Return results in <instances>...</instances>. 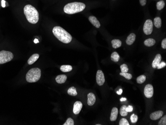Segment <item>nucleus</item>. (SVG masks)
<instances>
[{
  "instance_id": "1",
  "label": "nucleus",
  "mask_w": 166,
  "mask_h": 125,
  "mask_svg": "<svg viewBox=\"0 0 166 125\" xmlns=\"http://www.w3.org/2000/svg\"><path fill=\"white\" fill-rule=\"evenodd\" d=\"M24 14L28 21L35 24L39 21V14L35 7L30 5H26L23 9Z\"/></svg>"
},
{
  "instance_id": "2",
  "label": "nucleus",
  "mask_w": 166,
  "mask_h": 125,
  "mask_svg": "<svg viewBox=\"0 0 166 125\" xmlns=\"http://www.w3.org/2000/svg\"><path fill=\"white\" fill-rule=\"evenodd\" d=\"M53 34L59 41L64 43H69L72 41L71 35L60 27L57 26L53 28Z\"/></svg>"
},
{
  "instance_id": "3",
  "label": "nucleus",
  "mask_w": 166,
  "mask_h": 125,
  "mask_svg": "<svg viewBox=\"0 0 166 125\" xmlns=\"http://www.w3.org/2000/svg\"><path fill=\"white\" fill-rule=\"evenodd\" d=\"M85 4L81 2H73L65 5L64 7V11L68 14H74L82 12L85 9Z\"/></svg>"
},
{
  "instance_id": "4",
  "label": "nucleus",
  "mask_w": 166,
  "mask_h": 125,
  "mask_svg": "<svg viewBox=\"0 0 166 125\" xmlns=\"http://www.w3.org/2000/svg\"><path fill=\"white\" fill-rule=\"evenodd\" d=\"M41 77V70L38 68H33L28 71L26 75V80L29 83L37 82Z\"/></svg>"
},
{
  "instance_id": "5",
  "label": "nucleus",
  "mask_w": 166,
  "mask_h": 125,
  "mask_svg": "<svg viewBox=\"0 0 166 125\" xmlns=\"http://www.w3.org/2000/svg\"><path fill=\"white\" fill-rule=\"evenodd\" d=\"M14 58L12 52L6 50L0 51V64H4L11 61Z\"/></svg>"
},
{
  "instance_id": "6",
  "label": "nucleus",
  "mask_w": 166,
  "mask_h": 125,
  "mask_svg": "<svg viewBox=\"0 0 166 125\" xmlns=\"http://www.w3.org/2000/svg\"><path fill=\"white\" fill-rule=\"evenodd\" d=\"M153 29V24L151 20H146L143 27V31L146 35H150L152 34Z\"/></svg>"
},
{
  "instance_id": "7",
  "label": "nucleus",
  "mask_w": 166,
  "mask_h": 125,
  "mask_svg": "<svg viewBox=\"0 0 166 125\" xmlns=\"http://www.w3.org/2000/svg\"><path fill=\"white\" fill-rule=\"evenodd\" d=\"M144 93L146 97L147 98H151L152 97L154 94V89L152 85L150 84L146 85L144 88Z\"/></svg>"
},
{
  "instance_id": "8",
  "label": "nucleus",
  "mask_w": 166,
  "mask_h": 125,
  "mask_svg": "<svg viewBox=\"0 0 166 125\" xmlns=\"http://www.w3.org/2000/svg\"><path fill=\"white\" fill-rule=\"evenodd\" d=\"M96 80L97 84L99 86H102L105 82V78L104 73L101 70H98L97 72Z\"/></svg>"
},
{
  "instance_id": "9",
  "label": "nucleus",
  "mask_w": 166,
  "mask_h": 125,
  "mask_svg": "<svg viewBox=\"0 0 166 125\" xmlns=\"http://www.w3.org/2000/svg\"><path fill=\"white\" fill-rule=\"evenodd\" d=\"M82 107H83V104L82 102L80 101H77L74 104L73 113L75 115L79 114L81 111Z\"/></svg>"
},
{
  "instance_id": "10",
  "label": "nucleus",
  "mask_w": 166,
  "mask_h": 125,
  "mask_svg": "<svg viewBox=\"0 0 166 125\" xmlns=\"http://www.w3.org/2000/svg\"><path fill=\"white\" fill-rule=\"evenodd\" d=\"M88 104L89 106H93L95 104L96 101V98L95 95V94L93 93H90L88 94Z\"/></svg>"
},
{
  "instance_id": "11",
  "label": "nucleus",
  "mask_w": 166,
  "mask_h": 125,
  "mask_svg": "<svg viewBox=\"0 0 166 125\" xmlns=\"http://www.w3.org/2000/svg\"><path fill=\"white\" fill-rule=\"evenodd\" d=\"M163 115V112L162 111H156L151 113L150 115V119L152 120H157L161 118Z\"/></svg>"
},
{
  "instance_id": "12",
  "label": "nucleus",
  "mask_w": 166,
  "mask_h": 125,
  "mask_svg": "<svg viewBox=\"0 0 166 125\" xmlns=\"http://www.w3.org/2000/svg\"><path fill=\"white\" fill-rule=\"evenodd\" d=\"M161 59H162V56L160 54H157L152 64L153 68H156L157 67L159 64L161 62Z\"/></svg>"
},
{
  "instance_id": "13",
  "label": "nucleus",
  "mask_w": 166,
  "mask_h": 125,
  "mask_svg": "<svg viewBox=\"0 0 166 125\" xmlns=\"http://www.w3.org/2000/svg\"><path fill=\"white\" fill-rule=\"evenodd\" d=\"M89 20L90 21V23L95 26L96 28H99L101 27V24L99 22V21L97 20V18L94 16H90L89 18Z\"/></svg>"
},
{
  "instance_id": "14",
  "label": "nucleus",
  "mask_w": 166,
  "mask_h": 125,
  "mask_svg": "<svg viewBox=\"0 0 166 125\" xmlns=\"http://www.w3.org/2000/svg\"><path fill=\"white\" fill-rule=\"evenodd\" d=\"M118 113V108L116 107L113 108L111 112V117H110L111 121H114L117 119Z\"/></svg>"
},
{
  "instance_id": "15",
  "label": "nucleus",
  "mask_w": 166,
  "mask_h": 125,
  "mask_svg": "<svg viewBox=\"0 0 166 125\" xmlns=\"http://www.w3.org/2000/svg\"><path fill=\"white\" fill-rule=\"evenodd\" d=\"M135 39H136V35L134 34L131 33L127 36L126 42L127 44L130 45L134 42Z\"/></svg>"
},
{
  "instance_id": "16",
  "label": "nucleus",
  "mask_w": 166,
  "mask_h": 125,
  "mask_svg": "<svg viewBox=\"0 0 166 125\" xmlns=\"http://www.w3.org/2000/svg\"><path fill=\"white\" fill-rule=\"evenodd\" d=\"M67 77L66 75H59L56 77V81L59 84H62L65 83L67 80Z\"/></svg>"
},
{
  "instance_id": "17",
  "label": "nucleus",
  "mask_w": 166,
  "mask_h": 125,
  "mask_svg": "<svg viewBox=\"0 0 166 125\" xmlns=\"http://www.w3.org/2000/svg\"><path fill=\"white\" fill-rule=\"evenodd\" d=\"M39 57V55L38 54H36V53L31 56L30 57L28 60V64L29 65H31V64H34L38 59Z\"/></svg>"
},
{
  "instance_id": "18",
  "label": "nucleus",
  "mask_w": 166,
  "mask_h": 125,
  "mask_svg": "<svg viewBox=\"0 0 166 125\" xmlns=\"http://www.w3.org/2000/svg\"><path fill=\"white\" fill-rule=\"evenodd\" d=\"M111 44H112V47L114 49H118L121 46L122 42L119 40L115 39V40H113L111 41Z\"/></svg>"
},
{
  "instance_id": "19",
  "label": "nucleus",
  "mask_w": 166,
  "mask_h": 125,
  "mask_svg": "<svg viewBox=\"0 0 166 125\" xmlns=\"http://www.w3.org/2000/svg\"><path fill=\"white\" fill-rule=\"evenodd\" d=\"M156 43V41L153 38L147 39L144 42V44L146 46L151 47L153 46Z\"/></svg>"
},
{
  "instance_id": "20",
  "label": "nucleus",
  "mask_w": 166,
  "mask_h": 125,
  "mask_svg": "<svg viewBox=\"0 0 166 125\" xmlns=\"http://www.w3.org/2000/svg\"><path fill=\"white\" fill-rule=\"evenodd\" d=\"M154 25L156 28H159L162 26V20L160 17H156L154 20Z\"/></svg>"
},
{
  "instance_id": "21",
  "label": "nucleus",
  "mask_w": 166,
  "mask_h": 125,
  "mask_svg": "<svg viewBox=\"0 0 166 125\" xmlns=\"http://www.w3.org/2000/svg\"><path fill=\"white\" fill-rule=\"evenodd\" d=\"M60 70L63 72H68L72 70V67L69 65H63L60 67Z\"/></svg>"
},
{
  "instance_id": "22",
  "label": "nucleus",
  "mask_w": 166,
  "mask_h": 125,
  "mask_svg": "<svg viewBox=\"0 0 166 125\" xmlns=\"http://www.w3.org/2000/svg\"><path fill=\"white\" fill-rule=\"evenodd\" d=\"M68 94L72 96H76L77 95V92L76 88L74 87H71L67 91Z\"/></svg>"
},
{
  "instance_id": "23",
  "label": "nucleus",
  "mask_w": 166,
  "mask_h": 125,
  "mask_svg": "<svg viewBox=\"0 0 166 125\" xmlns=\"http://www.w3.org/2000/svg\"><path fill=\"white\" fill-rule=\"evenodd\" d=\"M119 58H120L119 55L117 52H113L111 55V60H112L113 61H114L115 62H118L119 60Z\"/></svg>"
},
{
  "instance_id": "24",
  "label": "nucleus",
  "mask_w": 166,
  "mask_h": 125,
  "mask_svg": "<svg viewBox=\"0 0 166 125\" xmlns=\"http://www.w3.org/2000/svg\"><path fill=\"white\" fill-rule=\"evenodd\" d=\"M127 106L125 105H123L120 108V114L121 115V116H126L128 114V112L126 111V108Z\"/></svg>"
},
{
  "instance_id": "25",
  "label": "nucleus",
  "mask_w": 166,
  "mask_h": 125,
  "mask_svg": "<svg viewBox=\"0 0 166 125\" xmlns=\"http://www.w3.org/2000/svg\"><path fill=\"white\" fill-rule=\"evenodd\" d=\"M165 2H164V1H160L159 2H157V5H156V6H157V8L158 10H162L164 7H165Z\"/></svg>"
},
{
  "instance_id": "26",
  "label": "nucleus",
  "mask_w": 166,
  "mask_h": 125,
  "mask_svg": "<svg viewBox=\"0 0 166 125\" xmlns=\"http://www.w3.org/2000/svg\"><path fill=\"white\" fill-rule=\"evenodd\" d=\"M146 77L144 75H142L137 77V82L138 84L143 83L145 81Z\"/></svg>"
},
{
  "instance_id": "27",
  "label": "nucleus",
  "mask_w": 166,
  "mask_h": 125,
  "mask_svg": "<svg viewBox=\"0 0 166 125\" xmlns=\"http://www.w3.org/2000/svg\"><path fill=\"white\" fill-rule=\"evenodd\" d=\"M120 75H121L122 76L124 77H125L126 79H128V80H130L131 79L132 77V76L131 74H129V73H128L127 72L126 73H123V72H121L120 73Z\"/></svg>"
},
{
  "instance_id": "28",
  "label": "nucleus",
  "mask_w": 166,
  "mask_h": 125,
  "mask_svg": "<svg viewBox=\"0 0 166 125\" xmlns=\"http://www.w3.org/2000/svg\"><path fill=\"white\" fill-rule=\"evenodd\" d=\"M120 69H121V72H123V73H126V72H127L128 71V66L126 64H122L121 66H120Z\"/></svg>"
},
{
  "instance_id": "29",
  "label": "nucleus",
  "mask_w": 166,
  "mask_h": 125,
  "mask_svg": "<svg viewBox=\"0 0 166 125\" xmlns=\"http://www.w3.org/2000/svg\"><path fill=\"white\" fill-rule=\"evenodd\" d=\"M130 120L132 123H135L138 120V116L134 114H133L130 117Z\"/></svg>"
},
{
  "instance_id": "30",
  "label": "nucleus",
  "mask_w": 166,
  "mask_h": 125,
  "mask_svg": "<svg viewBox=\"0 0 166 125\" xmlns=\"http://www.w3.org/2000/svg\"><path fill=\"white\" fill-rule=\"evenodd\" d=\"M63 125H74V122L73 120L71 118H69L67 120L66 122L64 123Z\"/></svg>"
},
{
  "instance_id": "31",
  "label": "nucleus",
  "mask_w": 166,
  "mask_h": 125,
  "mask_svg": "<svg viewBox=\"0 0 166 125\" xmlns=\"http://www.w3.org/2000/svg\"><path fill=\"white\" fill-rule=\"evenodd\" d=\"M119 125H129V123L128 121L125 118L121 119L119 122Z\"/></svg>"
},
{
  "instance_id": "32",
  "label": "nucleus",
  "mask_w": 166,
  "mask_h": 125,
  "mask_svg": "<svg viewBox=\"0 0 166 125\" xmlns=\"http://www.w3.org/2000/svg\"><path fill=\"white\" fill-rule=\"evenodd\" d=\"M159 125H166V116H164L162 117L161 120L159 122Z\"/></svg>"
},
{
  "instance_id": "33",
  "label": "nucleus",
  "mask_w": 166,
  "mask_h": 125,
  "mask_svg": "<svg viewBox=\"0 0 166 125\" xmlns=\"http://www.w3.org/2000/svg\"><path fill=\"white\" fill-rule=\"evenodd\" d=\"M166 66V63L165 62H164V61H163V62H161L159 64V65H158V66H157V68L158 69H161V68H163L165 67Z\"/></svg>"
},
{
  "instance_id": "34",
  "label": "nucleus",
  "mask_w": 166,
  "mask_h": 125,
  "mask_svg": "<svg viewBox=\"0 0 166 125\" xmlns=\"http://www.w3.org/2000/svg\"><path fill=\"white\" fill-rule=\"evenodd\" d=\"M162 48L163 49H166V39L164 38L162 42Z\"/></svg>"
},
{
  "instance_id": "35",
  "label": "nucleus",
  "mask_w": 166,
  "mask_h": 125,
  "mask_svg": "<svg viewBox=\"0 0 166 125\" xmlns=\"http://www.w3.org/2000/svg\"><path fill=\"white\" fill-rule=\"evenodd\" d=\"M126 110L127 112H131L133 111V107L131 105H129L128 107H126Z\"/></svg>"
},
{
  "instance_id": "36",
  "label": "nucleus",
  "mask_w": 166,
  "mask_h": 125,
  "mask_svg": "<svg viewBox=\"0 0 166 125\" xmlns=\"http://www.w3.org/2000/svg\"><path fill=\"white\" fill-rule=\"evenodd\" d=\"M146 2L147 0H140V3L142 6H144L146 4Z\"/></svg>"
},
{
  "instance_id": "37",
  "label": "nucleus",
  "mask_w": 166,
  "mask_h": 125,
  "mask_svg": "<svg viewBox=\"0 0 166 125\" xmlns=\"http://www.w3.org/2000/svg\"><path fill=\"white\" fill-rule=\"evenodd\" d=\"M6 1H5V0H2V6L3 7H5L6 6Z\"/></svg>"
},
{
  "instance_id": "38",
  "label": "nucleus",
  "mask_w": 166,
  "mask_h": 125,
  "mask_svg": "<svg viewBox=\"0 0 166 125\" xmlns=\"http://www.w3.org/2000/svg\"><path fill=\"white\" fill-rule=\"evenodd\" d=\"M117 93L118 95H121L122 94V90L121 89H120L117 92Z\"/></svg>"
},
{
  "instance_id": "39",
  "label": "nucleus",
  "mask_w": 166,
  "mask_h": 125,
  "mask_svg": "<svg viewBox=\"0 0 166 125\" xmlns=\"http://www.w3.org/2000/svg\"><path fill=\"white\" fill-rule=\"evenodd\" d=\"M127 99H126V98H121V99H120V101L121 102H122V101H126Z\"/></svg>"
},
{
  "instance_id": "40",
  "label": "nucleus",
  "mask_w": 166,
  "mask_h": 125,
  "mask_svg": "<svg viewBox=\"0 0 166 125\" xmlns=\"http://www.w3.org/2000/svg\"><path fill=\"white\" fill-rule=\"evenodd\" d=\"M38 41L37 39H35V43H38Z\"/></svg>"
},
{
  "instance_id": "41",
  "label": "nucleus",
  "mask_w": 166,
  "mask_h": 125,
  "mask_svg": "<svg viewBox=\"0 0 166 125\" xmlns=\"http://www.w3.org/2000/svg\"><path fill=\"white\" fill-rule=\"evenodd\" d=\"M97 125H101V124H96Z\"/></svg>"
}]
</instances>
